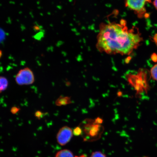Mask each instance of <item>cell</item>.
<instances>
[{
  "label": "cell",
  "instance_id": "obj_12",
  "mask_svg": "<svg viewBox=\"0 0 157 157\" xmlns=\"http://www.w3.org/2000/svg\"><path fill=\"white\" fill-rule=\"evenodd\" d=\"M20 110V108L14 106L11 108L10 111L11 113L13 114H15L18 113Z\"/></svg>",
  "mask_w": 157,
  "mask_h": 157
},
{
  "label": "cell",
  "instance_id": "obj_15",
  "mask_svg": "<svg viewBox=\"0 0 157 157\" xmlns=\"http://www.w3.org/2000/svg\"><path fill=\"white\" fill-rule=\"evenodd\" d=\"M151 59L153 61L156 62L157 61V55L155 53L153 54L151 56Z\"/></svg>",
  "mask_w": 157,
  "mask_h": 157
},
{
  "label": "cell",
  "instance_id": "obj_20",
  "mask_svg": "<svg viewBox=\"0 0 157 157\" xmlns=\"http://www.w3.org/2000/svg\"><path fill=\"white\" fill-rule=\"evenodd\" d=\"M86 157L85 155H82L78 157Z\"/></svg>",
  "mask_w": 157,
  "mask_h": 157
},
{
  "label": "cell",
  "instance_id": "obj_4",
  "mask_svg": "<svg viewBox=\"0 0 157 157\" xmlns=\"http://www.w3.org/2000/svg\"><path fill=\"white\" fill-rule=\"evenodd\" d=\"M86 133L90 136H95L101 132L102 129L101 124H97L95 121L91 119H86L82 123L81 127Z\"/></svg>",
  "mask_w": 157,
  "mask_h": 157
},
{
  "label": "cell",
  "instance_id": "obj_7",
  "mask_svg": "<svg viewBox=\"0 0 157 157\" xmlns=\"http://www.w3.org/2000/svg\"><path fill=\"white\" fill-rule=\"evenodd\" d=\"M9 86V81L6 78L0 76V94L7 89Z\"/></svg>",
  "mask_w": 157,
  "mask_h": 157
},
{
  "label": "cell",
  "instance_id": "obj_3",
  "mask_svg": "<svg viewBox=\"0 0 157 157\" xmlns=\"http://www.w3.org/2000/svg\"><path fill=\"white\" fill-rule=\"evenodd\" d=\"M147 2L151 3V0H125V6L141 17L146 12L144 6Z\"/></svg>",
  "mask_w": 157,
  "mask_h": 157
},
{
  "label": "cell",
  "instance_id": "obj_6",
  "mask_svg": "<svg viewBox=\"0 0 157 157\" xmlns=\"http://www.w3.org/2000/svg\"><path fill=\"white\" fill-rule=\"evenodd\" d=\"M71 103V100L70 97L62 96L58 98L56 101V105L58 106L69 105Z\"/></svg>",
  "mask_w": 157,
  "mask_h": 157
},
{
  "label": "cell",
  "instance_id": "obj_2",
  "mask_svg": "<svg viewBox=\"0 0 157 157\" xmlns=\"http://www.w3.org/2000/svg\"><path fill=\"white\" fill-rule=\"evenodd\" d=\"M35 76L33 71L29 67L20 70L15 76V81L19 86L31 85L35 82Z\"/></svg>",
  "mask_w": 157,
  "mask_h": 157
},
{
  "label": "cell",
  "instance_id": "obj_11",
  "mask_svg": "<svg viewBox=\"0 0 157 157\" xmlns=\"http://www.w3.org/2000/svg\"><path fill=\"white\" fill-rule=\"evenodd\" d=\"M73 133L76 135H79L81 134L82 132V129L81 127H76L73 131Z\"/></svg>",
  "mask_w": 157,
  "mask_h": 157
},
{
  "label": "cell",
  "instance_id": "obj_9",
  "mask_svg": "<svg viewBox=\"0 0 157 157\" xmlns=\"http://www.w3.org/2000/svg\"><path fill=\"white\" fill-rule=\"evenodd\" d=\"M150 74L153 79L157 81V64L155 65L151 69Z\"/></svg>",
  "mask_w": 157,
  "mask_h": 157
},
{
  "label": "cell",
  "instance_id": "obj_17",
  "mask_svg": "<svg viewBox=\"0 0 157 157\" xmlns=\"http://www.w3.org/2000/svg\"><path fill=\"white\" fill-rule=\"evenodd\" d=\"M154 39L155 42L157 44V34L155 35Z\"/></svg>",
  "mask_w": 157,
  "mask_h": 157
},
{
  "label": "cell",
  "instance_id": "obj_14",
  "mask_svg": "<svg viewBox=\"0 0 157 157\" xmlns=\"http://www.w3.org/2000/svg\"><path fill=\"white\" fill-rule=\"evenodd\" d=\"M94 121H95V123L97 124H101L103 122V119L99 117H97Z\"/></svg>",
  "mask_w": 157,
  "mask_h": 157
},
{
  "label": "cell",
  "instance_id": "obj_16",
  "mask_svg": "<svg viewBox=\"0 0 157 157\" xmlns=\"http://www.w3.org/2000/svg\"><path fill=\"white\" fill-rule=\"evenodd\" d=\"M40 29V27L38 26V25H35L34 27V29L35 31H38Z\"/></svg>",
  "mask_w": 157,
  "mask_h": 157
},
{
  "label": "cell",
  "instance_id": "obj_13",
  "mask_svg": "<svg viewBox=\"0 0 157 157\" xmlns=\"http://www.w3.org/2000/svg\"><path fill=\"white\" fill-rule=\"evenodd\" d=\"M44 114L42 112L40 111H37L35 113V117H36L37 118L40 119L43 116Z\"/></svg>",
  "mask_w": 157,
  "mask_h": 157
},
{
  "label": "cell",
  "instance_id": "obj_18",
  "mask_svg": "<svg viewBox=\"0 0 157 157\" xmlns=\"http://www.w3.org/2000/svg\"><path fill=\"white\" fill-rule=\"evenodd\" d=\"M154 5L155 7L157 9V0H154Z\"/></svg>",
  "mask_w": 157,
  "mask_h": 157
},
{
  "label": "cell",
  "instance_id": "obj_19",
  "mask_svg": "<svg viewBox=\"0 0 157 157\" xmlns=\"http://www.w3.org/2000/svg\"><path fill=\"white\" fill-rule=\"evenodd\" d=\"M2 52L1 50H0V58H1L2 56Z\"/></svg>",
  "mask_w": 157,
  "mask_h": 157
},
{
  "label": "cell",
  "instance_id": "obj_8",
  "mask_svg": "<svg viewBox=\"0 0 157 157\" xmlns=\"http://www.w3.org/2000/svg\"><path fill=\"white\" fill-rule=\"evenodd\" d=\"M55 157H75L71 151L67 149L59 151Z\"/></svg>",
  "mask_w": 157,
  "mask_h": 157
},
{
  "label": "cell",
  "instance_id": "obj_10",
  "mask_svg": "<svg viewBox=\"0 0 157 157\" xmlns=\"http://www.w3.org/2000/svg\"><path fill=\"white\" fill-rule=\"evenodd\" d=\"M90 157H106L101 152L96 151L93 153Z\"/></svg>",
  "mask_w": 157,
  "mask_h": 157
},
{
  "label": "cell",
  "instance_id": "obj_5",
  "mask_svg": "<svg viewBox=\"0 0 157 157\" xmlns=\"http://www.w3.org/2000/svg\"><path fill=\"white\" fill-rule=\"evenodd\" d=\"M73 134V131L70 127L67 126L62 127L56 135L57 142L60 146H65L71 140Z\"/></svg>",
  "mask_w": 157,
  "mask_h": 157
},
{
  "label": "cell",
  "instance_id": "obj_21",
  "mask_svg": "<svg viewBox=\"0 0 157 157\" xmlns=\"http://www.w3.org/2000/svg\"></svg>",
  "mask_w": 157,
  "mask_h": 157
},
{
  "label": "cell",
  "instance_id": "obj_1",
  "mask_svg": "<svg viewBox=\"0 0 157 157\" xmlns=\"http://www.w3.org/2000/svg\"><path fill=\"white\" fill-rule=\"evenodd\" d=\"M143 39L138 29H129L126 21L119 22L101 23L99 25L96 48L108 54L129 55L140 46Z\"/></svg>",
  "mask_w": 157,
  "mask_h": 157
}]
</instances>
